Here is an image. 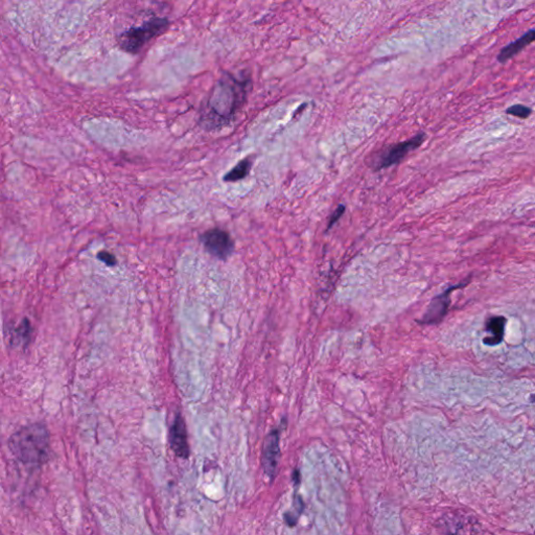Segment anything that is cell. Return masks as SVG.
I'll return each instance as SVG.
<instances>
[{
	"label": "cell",
	"mask_w": 535,
	"mask_h": 535,
	"mask_svg": "<svg viewBox=\"0 0 535 535\" xmlns=\"http://www.w3.org/2000/svg\"><path fill=\"white\" fill-rule=\"evenodd\" d=\"M251 167L252 161L249 158L239 161L229 173L224 176V181H226V182H237V181L243 180L249 175Z\"/></svg>",
	"instance_id": "cell-12"
},
{
	"label": "cell",
	"mask_w": 535,
	"mask_h": 535,
	"mask_svg": "<svg viewBox=\"0 0 535 535\" xmlns=\"http://www.w3.org/2000/svg\"><path fill=\"white\" fill-rule=\"evenodd\" d=\"M469 281H471V276L465 279L463 283L451 286L447 290L443 291L441 294L434 297L432 301L430 302L429 306H427V311H425L422 319L418 322L420 324H425V326H432V324H437L442 321L443 318L447 314L450 304H451L452 293L454 291L458 290V289L464 288V286H467L469 284Z\"/></svg>",
	"instance_id": "cell-5"
},
{
	"label": "cell",
	"mask_w": 535,
	"mask_h": 535,
	"mask_svg": "<svg viewBox=\"0 0 535 535\" xmlns=\"http://www.w3.org/2000/svg\"><path fill=\"white\" fill-rule=\"evenodd\" d=\"M425 133H420L417 135L414 136L411 140H406V142L395 143V145H389L386 149L383 150L380 154L375 158V169L378 170L386 169V167H393L394 165H398L402 160L409 153H411L414 150L418 149L420 145L424 143L425 140Z\"/></svg>",
	"instance_id": "cell-4"
},
{
	"label": "cell",
	"mask_w": 535,
	"mask_h": 535,
	"mask_svg": "<svg viewBox=\"0 0 535 535\" xmlns=\"http://www.w3.org/2000/svg\"><path fill=\"white\" fill-rule=\"evenodd\" d=\"M169 442L175 455L187 459L189 456V445L187 440V425L181 414H177L173 425L170 429Z\"/></svg>",
	"instance_id": "cell-8"
},
{
	"label": "cell",
	"mask_w": 535,
	"mask_h": 535,
	"mask_svg": "<svg viewBox=\"0 0 535 535\" xmlns=\"http://www.w3.org/2000/svg\"><path fill=\"white\" fill-rule=\"evenodd\" d=\"M506 113L521 118V120H526L531 115L532 109L530 107L524 106V105H514L506 110Z\"/></svg>",
	"instance_id": "cell-13"
},
{
	"label": "cell",
	"mask_w": 535,
	"mask_h": 535,
	"mask_svg": "<svg viewBox=\"0 0 535 535\" xmlns=\"http://www.w3.org/2000/svg\"><path fill=\"white\" fill-rule=\"evenodd\" d=\"M535 41V28L529 31L526 33H524L521 37L516 39V41L512 43L508 44L507 46L501 49L500 53L498 55V61L500 63H505L508 60L511 59L514 56L521 53L526 46H530L532 42Z\"/></svg>",
	"instance_id": "cell-9"
},
{
	"label": "cell",
	"mask_w": 535,
	"mask_h": 535,
	"mask_svg": "<svg viewBox=\"0 0 535 535\" xmlns=\"http://www.w3.org/2000/svg\"><path fill=\"white\" fill-rule=\"evenodd\" d=\"M506 320L503 316H494L490 317L487 321V331L492 333V337H487L483 339V343L488 346H494L500 344L504 339V331H505Z\"/></svg>",
	"instance_id": "cell-10"
},
{
	"label": "cell",
	"mask_w": 535,
	"mask_h": 535,
	"mask_svg": "<svg viewBox=\"0 0 535 535\" xmlns=\"http://www.w3.org/2000/svg\"><path fill=\"white\" fill-rule=\"evenodd\" d=\"M33 328L30 320L24 318L11 336V344L15 347H26L32 340Z\"/></svg>",
	"instance_id": "cell-11"
},
{
	"label": "cell",
	"mask_w": 535,
	"mask_h": 535,
	"mask_svg": "<svg viewBox=\"0 0 535 535\" xmlns=\"http://www.w3.org/2000/svg\"><path fill=\"white\" fill-rule=\"evenodd\" d=\"M248 78L223 76L212 89L203 109L201 122L207 129H217L229 124L241 108L249 89Z\"/></svg>",
	"instance_id": "cell-1"
},
{
	"label": "cell",
	"mask_w": 535,
	"mask_h": 535,
	"mask_svg": "<svg viewBox=\"0 0 535 535\" xmlns=\"http://www.w3.org/2000/svg\"><path fill=\"white\" fill-rule=\"evenodd\" d=\"M201 241L212 256L225 261L234 250L232 237L225 230L212 229L201 236Z\"/></svg>",
	"instance_id": "cell-6"
},
{
	"label": "cell",
	"mask_w": 535,
	"mask_h": 535,
	"mask_svg": "<svg viewBox=\"0 0 535 535\" xmlns=\"http://www.w3.org/2000/svg\"><path fill=\"white\" fill-rule=\"evenodd\" d=\"M98 259H100V261H102L103 263L106 264L109 267H113V266H115L116 263H118L116 257L114 256L112 253L108 251H100L98 254Z\"/></svg>",
	"instance_id": "cell-15"
},
{
	"label": "cell",
	"mask_w": 535,
	"mask_h": 535,
	"mask_svg": "<svg viewBox=\"0 0 535 535\" xmlns=\"http://www.w3.org/2000/svg\"><path fill=\"white\" fill-rule=\"evenodd\" d=\"M530 400H531L532 402H535V395H532L531 398H530Z\"/></svg>",
	"instance_id": "cell-16"
},
{
	"label": "cell",
	"mask_w": 535,
	"mask_h": 535,
	"mask_svg": "<svg viewBox=\"0 0 535 535\" xmlns=\"http://www.w3.org/2000/svg\"><path fill=\"white\" fill-rule=\"evenodd\" d=\"M169 21L165 18H153L142 26L131 28L120 37V48L131 53H140V49L167 28Z\"/></svg>",
	"instance_id": "cell-3"
},
{
	"label": "cell",
	"mask_w": 535,
	"mask_h": 535,
	"mask_svg": "<svg viewBox=\"0 0 535 535\" xmlns=\"http://www.w3.org/2000/svg\"><path fill=\"white\" fill-rule=\"evenodd\" d=\"M8 447L20 462L31 467H41L51 453L48 427L42 424L22 427L8 441Z\"/></svg>",
	"instance_id": "cell-2"
},
{
	"label": "cell",
	"mask_w": 535,
	"mask_h": 535,
	"mask_svg": "<svg viewBox=\"0 0 535 535\" xmlns=\"http://www.w3.org/2000/svg\"><path fill=\"white\" fill-rule=\"evenodd\" d=\"M281 430L274 429L269 433L264 442L263 455H261V464L266 476L273 481L276 476L277 467H279V456H281Z\"/></svg>",
	"instance_id": "cell-7"
},
{
	"label": "cell",
	"mask_w": 535,
	"mask_h": 535,
	"mask_svg": "<svg viewBox=\"0 0 535 535\" xmlns=\"http://www.w3.org/2000/svg\"><path fill=\"white\" fill-rule=\"evenodd\" d=\"M346 207L344 205H339L337 208H336L335 212H333V214H331L330 221H328V228H326V232H328V230H331V228L333 227V225H335L337 222H339L340 219L342 218V216H343L344 212H346Z\"/></svg>",
	"instance_id": "cell-14"
}]
</instances>
